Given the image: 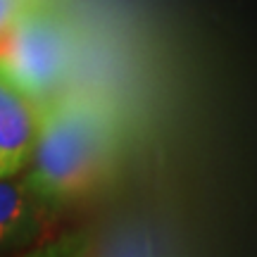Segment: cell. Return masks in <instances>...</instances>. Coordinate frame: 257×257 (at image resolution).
Masks as SVG:
<instances>
[{
	"instance_id": "cell-1",
	"label": "cell",
	"mask_w": 257,
	"mask_h": 257,
	"mask_svg": "<svg viewBox=\"0 0 257 257\" xmlns=\"http://www.w3.org/2000/svg\"><path fill=\"white\" fill-rule=\"evenodd\" d=\"M121 126L107 98L62 91L36 107V136L22 179L50 207L69 205L100 188L119 155Z\"/></svg>"
},
{
	"instance_id": "cell-2",
	"label": "cell",
	"mask_w": 257,
	"mask_h": 257,
	"mask_svg": "<svg viewBox=\"0 0 257 257\" xmlns=\"http://www.w3.org/2000/svg\"><path fill=\"white\" fill-rule=\"evenodd\" d=\"M76 60L72 22L43 0L15 22L0 48V81L34 107L67 91Z\"/></svg>"
},
{
	"instance_id": "cell-3",
	"label": "cell",
	"mask_w": 257,
	"mask_h": 257,
	"mask_svg": "<svg viewBox=\"0 0 257 257\" xmlns=\"http://www.w3.org/2000/svg\"><path fill=\"white\" fill-rule=\"evenodd\" d=\"M46 210L24 179H0V252L34 243L46 226Z\"/></svg>"
},
{
	"instance_id": "cell-4",
	"label": "cell",
	"mask_w": 257,
	"mask_h": 257,
	"mask_svg": "<svg viewBox=\"0 0 257 257\" xmlns=\"http://www.w3.org/2000/svg\"><path fill=\"white\" fill-rule=\"evenodd\" d=\"M36 136V107L0 81V179L22 174Z\"/></svg>"
},
{
	"instance_id": "cell-5",
	"label": "cell",
	"mask_w": 257,
	"mask_h": 257,
	"mask_svg": "<svg viewBox=\"0 0 257 257\" xmlns=\"http://www.w3.org/2000/svg\"><path fill=\"white\" fill-rule=\"evenodd\" d=\"M38 3H43V0H0V48L12 31L15 22Z\"/></svg>"
}]
</instances>
